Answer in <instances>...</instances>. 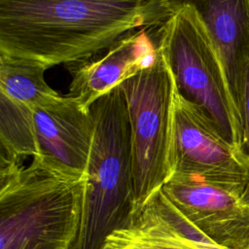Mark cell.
I'll return each instance as SVG.
<instances>
[{"label": "cell", "mask_w": 249, "mask_h": 249, "mask_svg": "<svg viewBox=\"0 0 249 249\" xmlns=\"http://www.w3.org/2000/svg\"><path fill=\"white\" fill-rule=\"evenodd\" d=\"M239 198H240L241 203L249 208V178L247 180V183H246V185L244 187V190H243Z\"/></svg>", "instance_id": "cell-15"}, {"label": "cell", "mask_w": 249, "mask_h": 249, "mask_svg": "<svg viewBox=\"0 0 249 249\" xmlns=\"http://www.w3.org/2000/svg\"><path fill=\"white\" fill-rule=\"evenodd\" d=\"M169 11L192 6L199 15L220 55L241 122L249 65V0H163Z\"/></svg>", "instance_id": "cell-8"}, {"label": "cell", "mask_w": 249, "mask_h": 249, "mask_svg": "<svg viewBox=\"0 0 249 249\" xmlns=\"http://www.w3.org/2000/svg\"><path fill=\"white\" fill-rule=\"evenodd\" d=\"M246 249H249V245H248V246H247V247H246Z\"/></svg>", "instance_id": "cell-17"}, {"label": "cell", "mask_w": 249, "mask_h": 249, "mask_svg": "<svg viewBox=\"0 0 249 249\" xmlns=\"http://www.w3.org/2000/svg\"><path fill=\"white\" fill-rule=\"evenodd\" d=\"M148 29L125 34L98 58L71 63L72 82L66 95L89 111L96 99L148 67L157 54Z\"/></svg>", "instance_id": "cell-10"}, {"label": "cell", "mask_w": 249, "mask_h": 249, "mask_svg": "<svg viewBox=\"0 0 249 249\" xmlns=\"http://www.w3.org/2000/svg\"><path fill=\"white\" fill-rule=\"evenodd\" d=\"M101 249H198L149 199L127 223L105 239Z\"/></svg>", "instance_id": "cell-11"}, {"label": "cell", "mask_w": 249, "mask_h": 249, "mask_svg": "<svg viewBox=\"0 0 249 249\" xmlns=\"http://www.w3.org/2000/svg\"><path fill=\"white\" fill-rule=\"evenodd\" d=\"M178 91L200 107L221 136L240 151L241 122L224 65L198 13L190 5L175 9L157 31Z\"/></svg>", "instance_id": "cell-4"}, {"label": "cell", "mask_w": 249, "mask_h": 249, "mask_svg": "<svg viewBox=\"0 0 249 249\" xmlns=\"http://www.w3.org/2000/svg\"><path fill=\"white\" fill-rule=\"evenodd\" d=\"M85 176L33 157L27 166L0 153V249H73L78 238Z\"/></svg>", "instance_id": "cell-2"}, {"label": "cell", "mask_w": 249, "mask_h": 249, "mask_svg": "<svg viewBox=\"0 0 249 249\" xmlns=\"http://www.w3.org/2000/svg\"><path fill=\"white\" fill-rule=\"evenodd\" d=\"M1 151L15 159L39 155L34 110L0 91Z\"/></svg>", "instance_id": "cell-13"}, {"label": "cell", "mask_w": 249, "mask_h": 249, "mask_svg": "<svg viewBox=\"0 0 249 249\" xmlns=\"http://www.w3.org/2000/svg\"><path fill=\"white\" fill-rule=\"evenodd\" d=\"M161 192L180 214L216 245L246 249L249 245V208L240 196L204 181L173 176Z\"/></svg>", "instance_id": "cell-7"}, {"label": "cell", "mask_w": 249, "mask_h": 249, "mask_svg": "<svg viewBox=\"0 0 249 249\" xmlns=\"http://www.w3.org/2000/svg\"><path fill=\"white\" fill-rule=\"evenodd\" d=\"M48 68L34 59L0 53V91L33 110L54 104L62 96L46 82Z\"/></svg>", "instance_id": "cell-12"}, {"label": "cell", "mask_w": 249, "mask_h": 249, "mask_svg": "<svg viewBox=\"0 0 249 249\" xmlns=\"http://www.w3.org/2000/svg\"><path fill=\"white\" fill-rule=\"evenodd\" d=\"M193 241V240H192ZM196 243V245L197 246L198 249H224L218 245H216L215 243H213L212 241H203V242H196L194 241Z\"/></svg>", "instance_id": "cell-16"}, {"label": "cell", "mask_w": 249, "mask_h": 249, "mask_svg": "<svg viewBox=\"0 0 249 249\" xmlns=\"http://www.w3.org/2000/svg\"><path fill=\"white\" fill-rule=\"evenodd\" d=\"M241 143H240V152L245 158L249 160V65L246 75L244 95L242 101L241 109Z\"/></svg>", "instance_id": "cell-14"}, {"label": "cell", "mask_w": 249, "mask_h": 249, "mask_svg": "<svg viewBox=\"0 0 249 249\" xmlns=\"http://www.w3.org/2000/svg\"><path fill=\"white\" fill-rule=\"evenodd\" d=\"M172 177H191L239 196L249 178V160L230 145L204 111L175 89L171 120ZM171 177V178H172Z\"/></svg>", "instance_id": "cell-6"}, {"label": "cell", "mask_w": 249, "mask_h": 249, "mask_svg": "<svg viewBox=\"0 0 249 249\" xmlns=\"http://www.w3.org/2000/svg\"><path fill=\"white\" fill-rule=\"evenodd\" d=\"M90 112L93 136L73 249H101L107 236L134 212L130 124L121 85L96 99Z\"/></svg>", "instance_id": "cell-3"}, {"label": "cell", "mask_w": 249, "mask_h": 249, "mask_svg": "<svg viewBox=\"0 0 249 249\" xmlns=\"http://www.w3.org/2000/svg\"><path fill=\"white\" fill-rule=\"evenodd\" d=\"M171 14L163 0H0V53L49 67L80 62Z\"/></svg>", "instance_id": "cell-1"}, {"label": "cell", "mask_w": 249, "mask_h": 249, "mask_svg": "<svg viewBox=\"0 0 249 249\" xmlns=\"http://www.w3.org/2000/svg\"><path fill=\"white\" fill-rule=\"evenodd\" d=\"M121 87L130 124L135 212L172 177L171 120L176 84L157 47L153 62Z\"/></svg>", "instance_id": "cell-5"}, {"label": "cell", "mask_w": 249, "mask_h": 249, "mask_svg": "<svg viewBox=\"0 0 249 249\" xmlns=\"http://www.w3.org/2000/svg\"><path fill=\"white\" fill-rule=\"evenodd\" d=\"M39 157L55 168L84 177L89 157L93 121L68 95L50 106L34 109Z\"/></svg>", "instance_id": "cell-9"}]
</instances>
